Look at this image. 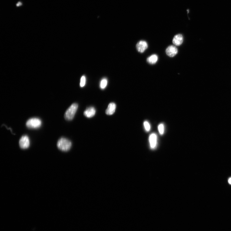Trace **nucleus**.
Wrapping results in <instances>:
<instances>
[{"label": "nucleus", "instance_id": "423d86ee", "mask_svg": "<svg viewBox=\"0 0 231 231\" xmlns=\"http://www.w3.org/2000/svg\"><path fill=\"white\" fill-rule=\"evenodd\" d=\"M166 54L168 56L173 57L175 56L178 53V50L177 48L174 46H169L166 50Z\"/></svg>", "mask_w": 231, "mask_h": 231}, {"label": "nucleus", "instance_id": "1a4fd4ad", "mask_svg": "<svg viewBox=\"0 0 231 231\" xmlns=\"http://www.w3.org/2000/svg\"><path fill=\"white\" fill-rule=\"evenodd\" d=\"M183 41V36L182 34H180L175 35L173 40V44L177 46H179L181 45Z\"/></svg>", "mask_w": 231, "mask_h": 231}, {"label": "nucleus", "instance_id": "f3484780", "mask_svg": "<svg viewBox=\"0 0 231 231\" xmlns=\"http://www.w3.org/2000/svg\"><path fill=\"white\" fill-rule=\"evenodd\" d=\"M228 182L229 184L231 185V178H230L228 180Z\"/></svg>", "mask_w": 231, "mask_h": 231}, {"label": "nucleus", "instance_id": "7ed1b4c3", "mask_svg": "<svg viewBox=\"0 0 231 231\" xmlns=\"http://www.w3.org/2000/svg\"><path fill=\"white\" fill-rule=\"evenodd\" d=\"M41 121L37 118H30L26 123V126L29 128L36 129L39 128L42 125Z\"/></svg>", "mask_w": 231, "mask_h": 231}, {"label": "nucleus", "instance_id": "9d476101", "mask_svg": "<svg viewBox=\"0 0 231 231\" xmlns=\"http://www.w3.org/2000/svg\"><path fill=\"white\" fill-rule=\"evenodd\" d=\"M116 107V105L114 103L111 102L110 103L106 110V114L108 115H113L115 112Z\"/></svg>", "mask_w": 231, "mask_h": 231}, {"label": "nucleus", "instance_id": "4468645a", "mask_svg": "<svg viewBox=\"0 0 231 231\" xmlns=\"http://www.w3.org/2000/svg\"><path fill=\"white\" fill-rule=\"evenodd\" d=\"M145 129L147 132H148L150 129V125L149 123L147 121H145L144 123Z\"/></svg>", "mask_w": 231, "mask_h": 231}, {"label": "nucleus", "instance_id": "dca6fc26", "mask_svg": "<svg viewBox=\"0 0 231 231\" xmlns=\"http://www.w3.org/2000/svg\"><path fill=\"white\" fill-rule=\"evenodd\" d=\"M22 5V3L21 2H19L17 4V6L19 7Z\"/></svg>", "mask_w": 231, "mask_h": 231}, {"label": "nucleus", "instance_id": "9b49d317", "mask_svg": "<svg viewBox=\"0 0 231 231\" xmlns=\"http://www.w3.org/2000/svg\"><path fill=\"white\" fill-rule=\"evenodd\" d=\"M158 59L157 55L153 54L147 58V61L150 64H154L157 62Z\"/></svg>", "mask_w": 231, "mask_h": 231}, {"label": "nucleus", "instance_id": "0eeeda50", "mask_svg": "<svg viewBox=\"0 0 231 231\" xmlns=\"http://www.w3.org/2000/svg\"><path fill=\"white\" fill-rule=\"evenodd\" d=\"M96 113V110L94 107H91L87 108L84 111L85 116L87 118H91L93 117Z\"/></svg>", "mask_w": 231, "mask_h": 231}, {"label": "nucleus", "instance_id": "6e6552de", "mask_svg": "<svg viewBox=\"0 0 231 231\" xmlns=\"http://www.w3.org/2000/svg\"><path fill=\"white\" fill-rule=\"evenodd\" d=\"M149 141L150 142L151 148L154 149L156 147L157 142V136L155 133H152L150 135L149 137Z\"/></svg>", "mask_w": 231, "mask_h": 231}, {"label": "nucleus", "instance_id": "f8f14e48", "mask_svg": "<svg viewBox=\"0 0 231 231\" xmlns=\"http://www.w3.org/2000/svg\"><path fill=\"white\" fill-rule=\"evenodd\" d=\"M107 80L106 78H103L101 81L100 84V87L102 89H105L107 86Z\"/></svg>", "mask_w": 231, "mask_h": 231}, {"label": "nucleus", "instance_id": "f03ea898", "mask_svg": "<svg viewBox=\"0 0 231 231\" xmlns=\"http://www.w3.org/2000/svg\"><path fill=\"white\" fill-rule=\"evenodd\" d=\"M78 108V105L76 103H74L66 110L64 115L67 121H71L74 118Z\"/></svg>", "mask_w": 231, "mask_h": 231}, {"label": "nucleus", "instance_id": "39448f33", "mask_svg": "<svg viewBox=\"0 0 231 231\" xmlns=\"http://www.w3.org/2000/svg\"><path fill=\"white\" fill-rule=\"evenodd\" d=\"M148 45L147 42L144 41L139 42L136 45V48L139 52L141 53H144L148 48Z\"/></svg>", "mask_w": 231, "mask_h": 231}, {"label": "nucleus", "instance_id": "ddd939ff", "mask_svg": "<svg viewBox=\"0 0 231 231\" xmlns=\"http://www.w3.org/2000/svg\"><path fill=\"white\" fill-rule=\"evenodd\" d=\"M158 129L159 133L161 135L164 134V126L163 124H160L158 126Z\"/></svg>", "mask_w": 231, "mask_h": 231}, {"label": "nucleus", "instance_id": "2eb2a0df", "mask_svg": "<svg viewBox=\"0 0 231 231\" xmlns=\"http://www.w3.org/2000/svg\"><path fill=\"white\" fill-rule=\"evenodd\" d=\"M86 78L85 76H83L81 79L80 83V86L82 87H84L86 85Z\"/></svg>", "mask_w": 231, "mask_h": 231}, {"label": "nucleus", "instance_id": "f257e3e1", "mask_svg": "<svg viewBox=\"0 0 231 231\" xmlns=\"http://www.w3.org/2000/svg\"><path fill=\"white\" fill-rule=\"evenodd\" d=\"M57 146L59 149L64 152H67L71 148L72 143L69 139L61 138L58 140Z\"/></svg>", "mask_w": 231, "mask_h": 231}, {"label": "nucleus", "instance_id": "20e7f679", "mask_svg": "<svg viewBox=\"0 0 231 231\" xmlns=\"http://www.w3.org/2000/svg\"><path fill=\"white\" fill-rule=\"evenodd\" d=\"M19 145L20 148L26 149L29 148L30 145L29 138L26 135H23L20 139Z\"/></svg>", "mask_w": 231, "mask_h": 231}]
</instances>
